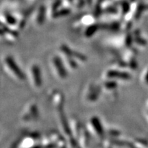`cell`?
<instances>
[{
    "instance_id": "6da1fadb",
    "label": "cell",
    "mask_w": 148,
    "mask_h": 148,
    "mask_svg": "<svg viewBox=\"0 0 148 148\" xmlns=\"http://www.w3.org/2000/svg\"><path fill=\"white\" fill-rule=\"evenodd\" d=\"M3 66L8 73L13 78L19 81L23 80L25 78L23 73H22L19 67L11 57H5L3 59Z\"/></svg>"
},
{
    "instance_id": "7a4b0ae2",
    "label": "cell",
    "mask_w": 148,
    "mask_h": 148,
    "mask_svg": "<svg viewBox=\"0 0 148 148\" xmlns=\"http://www.w3.org/2000/svg\"><path fill=\"white\" fill-rule=\"evenodd\" d=\"M29 77H30L31 83L34 88H39L41 86L42 79L41 74L39 66L36 64H33L29 67Z\"/></svg>"
},
{
    "instance_id": "3957f363",
    "label": "cell",
    "mask_w": 148,
    "mask_h": 148,
    "mask_svg": "<svg viewBox=\"0 0 148 148\" xmlns=\"http://www.w3.org/2000/svg\"><path fill=\"white\" fill-rule=\"evenodd\" d=\"M51 68H52L53 71L54 72L55 75L59 79H64L65 78L66 75V71L64 69V66L62 65V62L60 59L58 57H53L51 59Z\"/></svg>"
},
{
    "instance_id": "277c9868",
    "label": "cell",
    "mask_w": 148,
    "mask_h": 148,
    "mask_svg": "<svg viewBox=\"0 0 148 148\" xmlns=\"http://www.w3.org/2000/svg\"><path fill=\"white\" fill-rule=\"evenodd\" d=\"M45 10L43 7H40L36 11V13L34 14V21L36 25H41L43 23V19L45 18Z\"/></svg>"
}]
</instances>
